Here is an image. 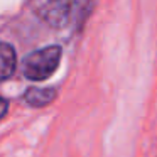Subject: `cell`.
Instances as JSON below:
<instances>
[{"instance_id":"cell-1","label":"cell","mask_w":157,"mask_h":157,"mask_svg":"<svg viewBox=\"0 0 157 157\" xmlns=\"http://www.w3.org/2000/svg\"><path fill=\"white\" fill-rule=\"evenodd\" d=\"M61 54L63 51L59 46H48L36 52H31L22 61V73L27 79L42 81L58 69Z\"/></svg>"},{"instance_id":"cell-2","label":"cell","mask_w":157,"mask_h":157,"mask_svg":"<svg viewBox=\"0 0 157 157\" xmlns=\"http://www.w3.org/2000/svg\"><path fill=\"white\" fill-rule=\"evenodd\" d=\"M31 9L46 24L63 27L71 17L73 0H31Z\"/></svg>"},{"instance_id":"cell-4","label":"cell","mask_w":157,"mask_h":157,"mask_svg":"<svg viewBox=\"0 0 157 157\" xmlns=\"http://www.w3.org/2000/svg\"><path fill=\"white\" fill-rule=\"evenodd\" d=\"M31 106H46L56 98V90L52 88H29L24 95Z\"/></svg>"},{"instance_id":"cell-3","label":"cell","mask_w":157,"mask_h":157,"mask_svg":"<svg viewBox=\"0 0 157 157\" xmlns=\"http://www.w3.org/2000/svg\"><path fill=\"white\" fill-rule=\"evenodd\" d=\"M15 66H17V58L14 48L7 42H0V81L10 78L15 71Z\"/></svg>"},{"instance_id":"cell-5","label":"cell","mask_w":157,"mask_h":157,"mask_svg":"<svg viewBox=\"0 0 157 157\" xmlns=\"http://www.w3.org/2000/svg\"><path fill=\"white\" fill-rule=\"evenodd\" d=\"M7 110H9V101H7L5 98H2V96H0V120L5 117Z\"/></svg>"}]
</instances>
